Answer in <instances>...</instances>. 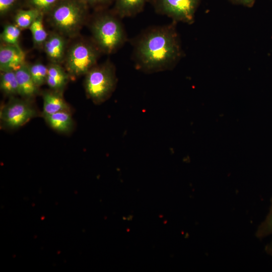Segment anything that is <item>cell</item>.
I'll use <instances>...</instances> for the list:
<instances>
[{"instance_id":"8","label":"cell","mask_w":272,"mask_h":272,"mask_svg":"<svg viewBox=\"0 0 272 272\" xmlns=\"http://www.w3.org/2000/svg\"><path fill=\"white\" fill-rule=\"evenodd\" d=\"M65 36L55 32L49 34L43 48L50 62L61 64L66 53Z\"/></svg>"},{"instance_id":"24","label":"cell","mask_w":272,"mask_h":272,"mask_svg":"<svg viewBox=\"0 0 272 272\" xmlns=\"http://www.w3.org/2000/svg\"><path fill=\"white\" fill-rule=\"evenodd\" d=\"M232 3L236 5H242L248 8L252 7L256 0H230Z\"/></svg>"},{"instance_id":"1","label":"cell","mask_w":272,"mask_h":272,"mask_svg":"<svg viewBox=\"0 0 272 272\" xmlns=\"http://www.w3.org/2000/svg\"><path fill=\"white\" fill-rule=\"evenodd\" d=\"M176 22L150 27L133 41L132 58L135 68L147 73L172 69L180 60L182 50Z\"/></svg>"},{"instance_id":"6","label":"cell","mask_w":272,"mask_h":272,"mask_svg":"<svg viewBox=\"0 0 272 272\" xmlns=\"http://www.w3.org/2000/svg\"><path fill=\"white\" fill-rule=\"evenodd\" d=\"M37 115L38 111L31 99L12 97L1 108L0 119L3 126L15 129Z\"/></svg>"},{"instance_id":"17","label":"cell","mask_w":272,"mask_h":272,"mask_svg":"<svg viewBox=\"0 0 272 272\" xmlns=\"http://www.w3.org/2000/svg\"><path fill=\"white\" fill-rule=\"evenodd\" d=\"M44 16L43 14H41L29 28L32 34L34 46L38 48H43L49 35L43 24Z\"/></svg>"},{"instance_id":"10","label":"cell","mask_w":272,"mask_h":272,"mask_svg":"<svg viewBox=\"0 0 272 272\" xmlns=\"http://www.w3.org/2000/svg\"><path fill=\"white\" fill-rule=\"evenodd\" d=\"M28 64L24 62L15 71L19 86V96L32 100L38 94L39 90L30 75Z\"/></svg>"},{"instance_id":"21","label":"cell","mask_w":272,"mask_h":272,"mask_svg":"<svg viewBox=\"0 0 272 272\" xmlns=\"http://www.w3.org/2000/svg\"><path fill=\"white\" fill-rule=\"evenodd\" d=\"M268 212L264 219L258 226L255 235L258 239H263L272 235V197Z\"/></svg>"},{"instance_id":"15","label":"cell","mask_w":272,"mask_h":272,"mask_svg":"<svg viewBox=\"0 0 272 272\" xmlns=\"http://www.w3.org/2000/svg\"><path fill=\"white\" fill-rule=\"evenodd\" d=\"M0 88L3 93L9 97L19 96V86L15 71H1Z\"/></svg>"},{"instance_id":"25","label":"cell","mask_w":272,"mask_h":272,"mask_svg":"<svg viewBox=\"0 0 272 272\" xmlns=\"http://www.w3.org/2000/svg\"><path fill=\"white\" fill-rule=\"evenodd\" d=\"M264 250L267 254L272 256V240L265 245Z\"/></svg>"},{"instance_id":"18","label":"cell","mask_w":272,"mask_h":272,"mask_svg":"<svg viewBox=\"0 0 272 272\" xmlns=\"http://www.w3.org/2000/svg\"><path fill=\"white\" fill-rule=\"evenodd\" d=\"M21 29L15 24L6 25L1 34V39L3 43L16 46H20L19 39Z\"/></svg>"},{"instance_id":"19","label":"cell","mask_w":272,"mask_h":272,"mask_svg":"<svg viewBox=\"0 0 272 272\" xmlns=\"http://www.w3.org/2000/svg\"><path fill=\"white\" fill-rule=\"evenodd\" d=\"M30 75L38 87L46 84L48 67L41 62L28 64Z\"/></svg>"},{"instance_id":"7","label":"cell","mask_w":272,"mask_h":272,"mask_svg":"<svg viewBox=\"0 0 272 272\" xmlns=\"http://www.w3.org/2000/svg\"><path fill=\"white\" fill-rule=\"evenodd\" d=\"M155 12L173 21L191 24L200 0H150Z\"/></svg>"},{"instance_id":"23","label":"cell","mask_w":272,"mask_h":272,"mask_svg":"<svg viewBox=\"0 0 272 272\" xmlns=\"http://www.w3.org/2000/svg\"><path fill=\"white\" fill-rule=\"evenodd\" d=\"M88 7L96 8H103L109 5L114 0H81Z\"/></svg>"},{"instance_id":"13","label":"cell","mask_w":272,"mask_h":272,"mask_svg":"<svg viewBox=\"0 0 272 272\" xmlns=\"http://www.w3.org/2000/svg\"><path fill=\"white\" fill-rule=\"evenodd\" d=\"M43 117L52 129L58 132L66 134L73 129L74 122L71 111H61Z\"/></svg>"},{"instance_id":"22","label":"cell","mask_w":272,"mask_h":272,"mask_svg":"<svg viewBox=\"0 0 272 272\" xmlns=\"http://www.w3.org/2000/svg\"><path fill=\"white\" fill-rule=\"evenodd\" d=\"M20 0H0V15L4 17L14 11Z\"/></svg>"},{"instance_id":"5","label":"cell","mask_w":272,"mask_h":272,"mask_svg":"<svg viewBox=\"0 0 272 272\" xmlns=\"http://www.w3.org/2000/svg\"><path fill=\"white\" fill-rule=\"evenodd\" d=\"M101 53L93 40L81 41L72 44L66 51L63 62L70 78L85 75L97 64Z\"/></svg>"},{"instance_id":"4","label":"cell","mask_w":272,"mask_h":272,"mask_svg":"<svg viewBox=\"0 0 272 272\" xmlns=\"http://www.w3.org/2000/svg\"><path fill=\"white\" fill-rule=\"evenodd\" d=\"M116 84L115 67L109 60L96 64L85 75L86 95L96 104L107 100L114 91Z\"/></svg>"},{"instance_id":"11","label":"cell","mask_w":272,"mask_h":272,"mask_svg":"<svg viewBox=\"0 0 272 272\" xmlns=\"http://www.w3.org/2000/svg\"><path fill=\"white\" fill-rule=\"evenodd\" d=\"M42 96V117L61 111H71V107L63 98L62 93L50 89L44 91Z\"/></svg>"},{"instance_id":"20","label":"cell","mask_w":272,"mask_h":272,"mask_svg":"<svg viewBox=\"0 0 272 272\" xmlns=\"http://www.w3.org/2000/svg\"><path fill=\"white\" fill-rule=\"evenodd\" d=\"M61 0H25L28 8L38 10L44 15L48 14Z\"/></svg>"},{"instance_id":"12","label":"cell","mask_w":272,"mask_h":272,"mask_svg":"<svg viewBox=\"0 0 272 272\" xmlns=\"http://www.w3.org/2000/svg\"><path fill=\"white\" fill-rule=\"evenodd\" d=\"M46 84L50 90L62 93L70 77L61 64L50 62L48 65Z\"/></svg>"},{"instance_id":"2","label":"cell","mask_w":272,"mask_h":272,"mask_svg":"<svg viewBox=\"0 0 272 272\" xmlns=\"http://www.w3.org/2000/svg\"><path fill=\"white\" fill-rule=\"evenodd\" d=\"M121 18L113 11L101 12L90 24L92 40L101 52L110 54L120 49L127 40Z\"/></svg>"},{"instance_id":"9","label":"cell","mask_w":272,"mask_h":272,"mask_svg":"<svg viewBox=\"0 0 272 272\" xmlns=\"http://www.w3.org/2000/svg\"><path fill=\"white\" fill-rule=\"evenodd\" d=\"M25 53L20 46L2 43L0 46V71H15L23 64Z\"/></svg>"},{"instance_id":"14","label":"cell","mask_w":272,"mask_h":272,"mask_svg":"<svg viewBox=\"0 0 272 272\" xmlns=\"http://www.w3.org/2000/svg\"><path fill=\"white\" fill-rule=\"evenodd\" d=\"M113 11L121 18L132 17L143 11L146 0H114Z\"/></svg>"},{"instance_id":"16","label":"cell","mask_w":272,"mask_h":272,"mask_svg":"<svg viewBox=\"0 0 272 272\" xmlns=\"http://www.w3.org/2000/svg\"><path fill=\"white\" fill-rule=\"evenodd\" d=\"M43 14L37 10L28 8L18 9L14 17V24L21 30L29 28L34 21Z\"/></svg>"},{"instance_id":"3","label":"cell","mask_w":272,"mask_h":272,"mask_svg":"<svg viewBox=\"0 0 272 272\" xmlns=\"http://www.w3.org/2000/svg\"><path fill=\"white\" fill-rule=\"evenodd\" d=\"M88 7L81 0H61L47 15L57 32L73 37L78 35L85 22Z\"/></svg>"}]
</instances>
